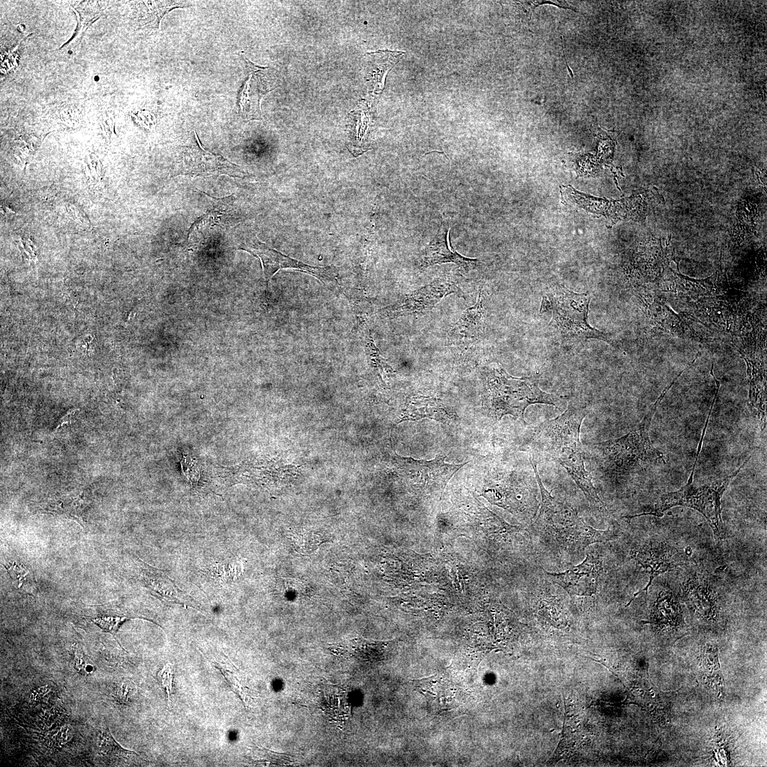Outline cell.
<instances>
[{
  "instance_id": "15",
  "label": "cell",
  "mask_w": 767,
  "mask_h": 767,
  "mask_svg": "<svg viewBox=\"0 0 767 767\" xmlns=\"http://www.w3.org/2000/svg\"><path fill=\"white\" fill-rule=\"evenodd\" d=\"M638 563L649 574V581L646 586L636 592L628 603L633 600L639 592L646 591L651 586L653 580L660 574L673 570L678 564L675 562L673 553L663 544L650 543L638 550L636 555Z\"/></svg>"
},
{
  "instance_id": "22",
  "label": "cell",
  "mask_w": 767,
  "mask_h": 767,
  "mask_svg": "<svg viewBox=\"0 0 767 767\" xmlns=\"http://www.w3.org/2000/svg\"><path fill=\"white\" fill-rule=\"evenodd\" d=\"M386 643L356 638L351 641L352 655L363 662L374 663L383 659Z\"/></svg>"
},
{
  "instance_id": "21",
  "label": "cell",
  "mask_w": 767,
  "mask_h": 767,
  "mask_svg": "<svg viewBox=\"0 0 767 767\" xmlns=\"http://www.w3.org/2000/svg\"><path fill=\"white\" fill-rule=\"evenodd\" d=\"M97 1H80L76 5H72V8L77 15V26L72 38L66 44L62 45L60 49L73 44L78 39L82 40L84 33L88 28L99 18L103 10L101 9Z\"/></svg>"
},
{
  "instance_id": "7",
  "label": "cell",
  "mask_w": 767,
  "mask_h": 767,
  "mask_svg": "<svg viewBox=\"0 0 767 767\" xmlns=\"http://www.w3.org/2000/svg\"><path fill=\"white\" fill-rule=\"evenodd\" d=\"M395 455L397 472L409 484L425 491L437 488L442 491L452 477L467 464L446 463L445 455L425 460Z\"/></svg>"
},
{
  "instance_id": "1",
  "label": "cell",
  "mask_w": 767,
  "mask_h": 767,
  "mask_svg": "<svg viewBox=\"0 0 767 767\" xmlns=\"http://www.w3.org/2000/svg\"><path fill=\"white\" fill-rule=\"evenodd\" d=\"M587 414L586 408L569 405L559 416L534 427L529 437L530 448L560 464L587 500L606 509L585 468L580 433Z\"/></svg>"
},
{
  "instance_id": "10",
  "label": "cell",
  "mask_w": 767,
  "mask_h": 767,
  "mask_svg": "<svg viewBox=\"0 0 767 767\" xmlns=\"http://www.w3.org/2000/svg\"><path fill=\"white\" fill-rule=\"evenodd\" d=\"M194 142L191 146H187L183 153L178 175L201 177L227 175L234 178L247 176V173L241 169V166L205 149L202 146L195 131H194Z\"/></svg>"
},
{
  "instance_id": "23",
  "label": "cell",
  "mask_w": 767,
  "mask_h": 767,
  "mask_svg": "<svg viewBox=\"0 0 767 767\" xmlns=\"http://www.w3.org/2000/svg\"><path fill=\"white\" fill-rule=\"evenodd\" d=\"M99 746L100 751L104 756H109L128 761L134 756H138L136 752L131 751L122 748L112 737L109 729L103 730L99 735Z\"/></svg>"
},
{
  "instance_id": "25",
  "label": "cell",
  "mask_w": 767,
  "mask_h": 767,
  "mask_svg": "<svg viewBox=\"0 0 767 767\" xmlns=\"http://www.w3.org/2000/svg\"><path fill=\"white\" fill-rule=\"evenodd\" d=\"M73 660L75 668L82 675H89L95 670V666L92 662L83 653L77 643L72 646Z\"/></svg>"
},
{
  "instance_id": "3",
  "label": "cell",
  "mask_w": 767,
  "mask_h": 767,
  "mask_svg": "<svg viewBox=\"0 0 767 767\" xmlns=\"http://www.w3.org/2000/svg\"><path fill=\"white\" fill-rule=\"evenodd\" d=\"M530 460L542 499L538 513L534 518L535 530L552 535L560 545L575 550L614 538L616 535L613 531L595 529L580 517L569 504L552 496L543 484L535 459L531 457Z\"/></svg>"
},
{
  "instance_id": "26",
  "label": "cell",
  "mask_w": 767,
  "mask_h": 767,
  "mask_svg": "<svg viewBox=\"0 0 767 767\" xmlns=\"http://www.w3.org/2000/svg\"><path fill=\"white\" fill-rule=\"evenodd\" d=\"M126 619L128 618L125 616H103L93 619L92 621L103 631L114 636L119 626Z\"/></svg>"
},
{
  "instance_id": "24",
  "label": "cell",
  "mask_w": 767,
  "mask_h": 767,
  "mask_svg": "<svg viewBox=\"0 0 767 767\" xmlns=\"http://www.w3.org/2000/svg\"><path fill=\"white\" fill-rule=\"evenodd\" d=\"M254 759L267 766H288L293 763V760L283 754L273 752L266 749L256 746L252 750Z\"/></svg>"
},
{
  "instance_id": "5",
  "label": "cell",
  "mask_w": 767,
  "mask_h": 767,
  "mask_svg": "<svg viewBox=\"0 0 767 767\" xmlns=\"http://www.w3.org/2000/svg\"><path fill=\"white\" fill-rule=\"evenodd\" d=\"M750 457L751 456L732 474L700 486L693 484L692 472L687 484L680 489L663 494L648 511L625 518L631 519L645 515L660 517L665 511L672 507L686 506L701 513L709 522L714 534L720 538L723 533L721 498L730 482L739 474Z\"/></svg>"
},
{
  "instance_id": "17",
  "label": "cell",
  "mask_w": 767,
  "mask_h": 767,
  "mask_svg": "<svg viewBox=\"0 0 767 767\" xmlns=\"http://www.w3.org/2000/svg\"><path fill=\"white\" fill-rule=\"evenodd\" d=\"M452 416L443 403L435 398L414 396L406 403L399 417L400 423L430 418L442 423H449Z\"/></svg>"
},
{
  "instance_id": "20",
  "label": "cell",
  "mask_w": 767,
  "mask_h": 767,
  "mask_svg": "<svg viewBox=\"0 0 767 767\" xmlns=\"http://www.w3.org/2000/svg\"><path fill=\"white\" fill-rule=\"evenodd\" d=\"M687 603L704 616L712 612V596L707 584L698 579L690 580L683 587Z\"/></svg>"
},
{
  "instance_id": "18",
  "label": "cell",
  "mask_w": 767,
  "mask_h": 767,
  "mask_svg": "<svg viewBox=\"0 0 767 767\" xmlns=\"http://www.w3.org/2000/svg\"><path fill=\"white\" fill-rule=\"evenodd\" d=\"M185 3L174 1H134L135 21L142 28L159 29L163 17L173 9L186 7Z\"/></svg>"
},
{
  "instance_id": "19",
  "label": "cell",
  "mask_w": 767,
  "mask_h": 767,
  "mask_svg": "<svg viewBox=\"0 0 767 767\" xmlns=\"http://www.w3.org/2000/svg\"><path fill=\"white\" fill-rule=\"evenodd\" d=\"M204 657L222 673L231 689L240 697L244 705L248 707L251 702L252 697L240 670L224 655L214 656L213 659Z\"/></svg>"
},
{
  "instance_id": "28",
  "label": "cell",
  "mask_w": 767,
  "mask_h": 767,
  "mask_svg": "<svg viewBox=\"0 0 767 767\" xmlns=\"http://www.w3.org/2000/svg\"><path fill=\"white\" fill-rule=\"evenodd\" d=\"M5 567L13 580L14 585L18 588H21L26 581L29 571L24 565L15 562H9Z\"/></svg>"
},
{
  "instance_id": "4",
  "label": "cell",
  "mask_w": 767,
  "mask_h": 767,
  "mask_svg": "<svg viewBox=\"0 0 767 767\" xmlns=\"http://www.w3.org/2000/svg\"><path fill=\"white\" fill-rule=\"evenodd\" d=\"M663 396L661 393L641 423L626 435L594 445L596 452L609 470L624 474L665 462L663 452L652 445L649 437L651 420Z\"/></svg>"
},
{
  "instance_id": "9",
  "label": "cell",
  "mask_w": 767,
  "mask_h": 767,
  "mask_svg": "<svg viewBox=\"0 0 767 767\" xmlns=\"http://www.w3.org/2000/svg\"><path fill=\"white\" fill-rule=\"evenodd\" d=\"M239 249L249 252L260 259L267 282L277 271L283 268L295 269L307 273L325 283L334 281L337 276V269L333 266L317 267L306 264L270 248L260 241L256 236L241 244Z\"/></svg>"
},
{
  "instance_id": "16",
  "label": "cell",
  "mask_w": 767,
  "mask_h": 767,
  "mask_svg": "<svg viewBox=\"0 0 767 767\" xmlns=\"http://www.w3.org/2000/svg\"><path fill=\"white\" fill-rule=\"evenodd\" d=\"M143 580L152 593L164 602L177 604L196 609L190 597L181 591L163 572L145 565Z\"/></svg>"
},
{
  "instance_id": "8",
  "label": "cell",
  "mask_w": 767,
  "mask_h": 767,
  "mask_svg": "<svg viewBox=\"0 0 767 767\" xmlns=\"http://www.w3.org/2000/svg\"><path fill=\"white\" fill-rule=\"evenodd\" d=\"M452 293L465 299L456 281L450 276H442L384 308L381 313L388 317L424 315L432 310L444 297Z\"/></svg>"
},
{
  "instance_id": "11",
  "label": "cell",
  "mask_w": 767,
  "mask_h": 767,
  "mask_svg": "<svg viewBox=\"0 0 767 767\" xmlns=\"http://www.w3.org/2000/svg\"><path fill=\"white\" fill-rule=\"evenodd\" d=\"M602 570L600 559L589 553L582 563L565 572H545L571 597H590L599 590Z\"/></svg>"
},
{
  "instance_id": "27",
  "label": "cell",
  "mask_w": 767,
  "mask_h": 767,
  "mask_svg": "<svg viewBox=\"0 0 767 767\" xmlns=\"http://www.w3.org/2000/svg\"><path fill=\"white\" fill-rule=\"evenodd\" d=\"M158 680L165 690L168 697V706H170V696L173 692V670L170 664H166L158 673Z\"/></svg>"
},
{
  "instance_id": "14",
  "label": "cell",
  "mask_w": 767,
  "mask_h": 767,
  "mask_svg": "<svg viewBox=\"0 0 767 767\" xmlns=\"http://www.w3.org/2000/svg\"><path fill=\"white\" fill-rule=\"evenodd\" d=\"M450 228L447 224L441 226L439 232L423 251L418 265L420 268L445 263H455L468 270L476 267L479 261L476 259L465 257L452 250L448 241Z\"/></svg>"
},
{
  "instance_id": "2",
  "label": "cell",
  "mask_w": 767,
  "mask_h": 767,
  "mask_svg": "<svg viewBox=\"0 0 767 767\" xmlns=\"http://www.w3.org/2000/svg\"><path fill=\"white\" fill-rule=\"evenodd\" d=\"M484 388V408L495 422L511 415L526 423L524 413L530 405H561L557 396L542 391L535 379L512 376L498 364L486 369Z\"/></svg>"
},
{
  "instance_id": "12",
  "label": "cell",
  "mask_w": 767,
  "mask_h": 767,
  "mask_svg": "<svg viewBox=\"0 0 767 767\" xmlns=\"http://www.w3.org/2000/svg\"><path fill=\"white\" fill-rule=\"evenodd\" d=\"M241 54L246 62L247 77L238 96L239 111L246 120L261 119V101L275 86L268 67L256 65Z\"/></svg>"
},
{
  "instance_id": "13",
  "label": "cell",
  "mask_w": 767,
  "mask_h": 767,
  "mask_svg": "<svg viewBox=\"0 0 767 767\" xmlns=\"http://www.w3.org/2000/svg\"><path fill=\"white\" fill-rule=\"evenodd\" d=\"M485 293L480 290L478 300L462 314L447 332L448 344L456 347H469L478 344L485 332Z\"/></svg>"
},
{
  "instance_id": "29",
  "label": "cell",
  "mask_w": 767,
  "mask_h": 767,
  "mask_svg": "<svg viewBox=\"0 0 767 767\" xmlns=\"http://www.w3.org/2000/svg\"><path fill=\"white\" fill-rule=\"evenodd\" d=\"M116 690L117 691L116 692V695L117 700L121 702H126L128 698H129L128 695H129V690H130L129 685H128V683H126V682L121 683L117 687Z\"/></svg>"
},
{
  "instance_id": "6",
  "label": "cell",
  "mask_w": 767,
  "mask_h": 767,
  "mask_svg": "<svg viewBox=\"0 0 767 767\" xmlns=\"http://www.w3.org/2000/svg\"><path fill=\"white\" fill-rule=\"evenodd\" d=\"M590 293H578L558 286L543 295L540 312H550L554 324L565 339H598L614 345L605 334L588 322Z\"/></svg>"
}]
</instances>
